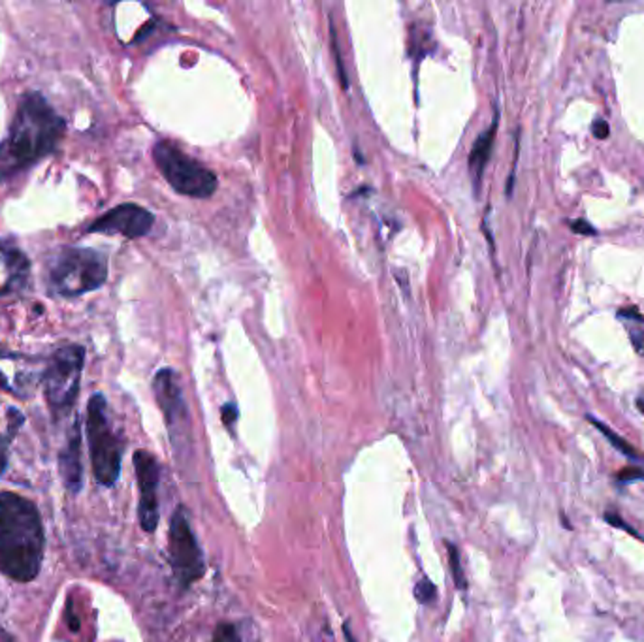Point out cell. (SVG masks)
I'll use <instances>...</instances> for the list:
<instances>
[{"label":"cell","mask_w":644,"mask_h":642,"mask_svg":"<svg viewBox=\"0 0 644 642\" xmlns=\"http://www.w3.org/2000/svg\"><path fill=\"white\" fill-rule=\"evenodd\" d=\"M616 478L620 483H633L637 478H644V469L642 467H626L622 471L616 473Z\"/></svg>","instance_id":"obj_19"},{"label":"cell","mask_w":644,"mask_h":642,"mask_svg":"<svg viewBox=\"0 0 644 642\" xmlns=\"http://www.w3.org/2000/svg\"><path fill=\"white\" fill-rule=\"evenodd\" d=\"M590 420H592V424L597 428V430H600L603 435H605V438L620 450V452H622V454H626V456H630V458H633V460H640V456L637 454V450L630 445V443H626L622 438H620V435H616V433H612L603 422H600V420H595V419H592L590 417Z\"/></svg>","instance_id":"obj_15"},{"label":"cell","mask_w":644,"mask_h":642,"mask_svg":"<svg viewBox=\"0 0 644 642\" xmlns=\"http://www.w3.org/2000/svg\"><path fill=\"white\" fill-rule=\"evenodd\" d=\"M212 642H240V635L232 624H221L217 626Z\"/></svg>","instance_id":"obj_17"},{"label":"cell","mask_w":644,"mask_h":642,"mask_svg":"<svg viewBox=\"0 0 644 642\" xmlns=\"http://www.w3.org/2000/svg\"><path fill=\"white\" fill-rule=\"evenodd\" d=\"M415 595L421 603H431L437 595V590L433 586V582H430L428 579H422L417 586H415Z\"/></svg>","instance_id":"obj_18"},{"label":"cell","mask_w":644,"mask_h":642,"mask_svg":"<svg viewBox=\"0 0 644 642\" xmlns=\"http://www.w3.org/2000/svg\"><path fill=\"white\" fill-rule=\"evenodd\" d=\"M153 390L172 439L177 441V435H185L189 430V409L185 398H183L177 373L170 368L158 370L153 379Z\"/></svg>","instance_id":"obj_8"},{"label":"cell","mask_w":644,"mask_h":642,"mask_svg":"<svg viewBox=\"0 0 644 642\" xmlns=\"http://www.w3.org/2000/svg\"><path fill=\"white\" fill-rule=\"evenodd\" d=\"M64 134V121L40 95L21 100L6 140L0 144V165L8 172L34 165L50 155Z\"/></svg>","instance_id":"obj_2"},{"label":"cell","mask_w":644,"mask_h":642,"mask_svg":"<svg viewBox=\"0 0 644 642\" xmlns=\"http://www.w3.org/2000/svg\"><path fill=\"white\" fill-rule=\"evenodd\" d=\"M27 273V260L19 250L0 243V294L14 288V285Z\"/></svg>","instance_id":"obj_13"},{"label":"cell","mask_w":644,"mask_h":642,"mask_svg":"<svg viewBox=\"0 0 644 642\" xmlns=\"http://www.w3.org/2000/svg\"><path fill=\"white\" fill-rule=\"evenodd\" d=\"M134 469L140 488V507H137V518H140L142 530L153 533L158 525V464L155 456L147 450L134 452Z\"/></svg>","instance_id":"obj_10"},{"label":"cell","mask_w":644,"mask_h":642,"mask_svg":"<svg viewBox=\"0 0 644 642\" xmlns=\"http://www.w3.org/2000/svg\"><path fill=\"white\" fill-rule=\"evenodd\" d=\"M0 642H15V640L12 638V635L8 631H5L3 628H0Z\"/></svg>","instance_id":"obj_26"},{"label":"cell","mask_w":644,"mask_h":642,"mask_svg":"<svg viewBox=\"0 0 644 642\" xmlns=\"http://www.w3.org/2000/svg\"><path fill=\"white\" fill-rule=\"evenodd\" d=\"M497 121H499V113L496 111V118H494L490 128H487L485 132H482V134L477 137V142L473 144L471 153H469V172H471L473 185H475V191H477V193H478V187H480L482 175H485L488 160H490V156H492V149H494V142H496Z\"/></svg>","instance_id":"obj_12"},{"label":"cell","mask_w":644,"mask_h":642,"mask_svg":"<svg viewBox=\"0 0 644 642\" xmlns=\"http://www.w3.org/2000/svg\"><path fill=\"white\" fill-rule=\"evenodd\" d=\"M85 362V351L78 345L59 349L43 373V392L53 412H68L76 403L81 372Z\"/></svg>","instance_id":"obj_6"},{"label":"cell","mask_w":644,"mask_h":642,"mask_svg":"<svg viewBox=\"0 0 644 642\" xmlns=\"http://www.w3.org/2000/svg\"><path fill=\"white\" fill-rule=\"evenodd\" d=\"M87 439L95 478L102 486H113L121 475L123 448L108 419V403L95 394L87 405Z\"/></svg>","instance_id":"obj_4"},{"label":"cell","mask_w":644,"mask_h":642,"mask_svg":"<svg viewBox=\"0 0 644 642\" xmlns=\"http://www.w3.org/2000/svg\"><path fill=\"white\" fill-rule=\"evenodd\" d=\"M170 560L172 569L181 588H189L204 575V558L196 537L191 530L185 511L181 507L174 513L170 522Z\"/></svg>","instance_id":"obj_7"},{"label":"cell","mask_w":644,"mask_h":642,"mask_svg":"<svg viewBox=\"0 0 644 642\" xmlns=\"http://www.w3.org/2000/svg\"><path fill=\"white\" fill-rule=\"evenodd\" d=\"M569 226H571V231L577 232V234H584V236H593V234H595V228H593L588 221H584V219L571 221Z\"/></svg>","instance_id":"obj_20"},{"label":"cell","mask_w":644,"mask_h":642,"mask_svg":"<svg viewBox=\"0 0 644 642\" xmlns=\"http://www.w3.org/2000/svg\"><path fill=\"white\" fill-rule=\"evenodd\" d=\"M153 160L158 172L165 175L168 185L177 194L210 198L219 187V179L210 168H205L198 160L166 140L155 144Z\"/></svg>","instance_id":"obj_5"},{"label":"cell","mask_w":644,"mask_h":642,"mask_svg":"<svg viewBox=\"0 0 644 642\" xmlns=\"http://www.w3.org/2000/svg\"><path fill=\"white\" fill-rule=\"evenodd\" d=\"M59 471L62 475L64 485L72 492H78L81 488V454H80L78 424H74L66 448L59 456Z\"/></svg>","instance_id":"obj_11"},{"label":"cell","mask_w":644,"mask_h":642,"mask_svg":"<svg viewBox=\"0 0 644 642\" xmlns=\"http://www.w3.org/2000/svg\"><path fill=\"white\" fill-rule=\"evenodd\" d=\"M447 548H449V562H450V569H452L454 584L459 590H466L468 582H466V575H464V569H462V562H459L458 548L454 544H450V543H447Z\"/></svg>","instance_id":"obj_16"},{"label":"cell","mask_w":644,"mask_h":642,"mask_svg":"<svg viewBox=\"0 0 644 642\" xmlns=\"http://www.w3.org/2000/svg\"><path fill=\"white\" fill-rule=\"evenodd\" d=\"M155 215L142 205L121 203L89 226V232L99 234H119L128 240L142 238L151 232Z\"/></svg>","instance_id":"obj_9"},{"label":"cell","mask_w":644,"mask_h":642,"mask_svg":"<svg viewBox=\"0 0 644 642\" xmlns=\"http://www.w3.org/2000/svg\"><path fill=\"white\" fill-rule=\"evenodd\" d=\"M45 535L33 501L0 494V572L15 582H31L43 562Z\"/></svg>","instance_id":"obj_1"},{"label":"cell","mask_w":644,"mask_h":642,"mask_svg":"<svg viewBox=\"0 0 644 642\" xmlns=\"http://www.w3.org/2000/svg\"><path fill=\"white\" fill-rule=\"evenodd\" d=\"M332 45H334V53H336V62H337V68H339V78H341V83H343V87L345 89H347V80H345V71H343V64H341V57H339V48H337V42H336V31H334V27H332Z\"/></svg>","instance_id":"obj_23"},{"label":"cell","mask_w":644,"mask_h":642,"mask_svg":"<svg viewBox=\"0 0 644 642\" xmlns=\"http://www.w3.org/2000/svg\"><path fill=\"white\" fill-rule=\"evenodd\" d=\"M221 412H223V422H224L226 426L236 422V419H238V407H236L234 403H226Z\"/></svg>","instance_id":"obj_22"},{"label":"cell","mask_w":644,"mask_h":642,"mask_svg":"<svg viewBox=\"0 0 644 642\" xmlns=\"http://www.w3.org/2000/svg\"><path fill=\"white\" fill-rule=\"evenodd\" d=\"M50 279L61 296H80L97 290L108 279V260L95 249L68 247L50 264Z\"/></svg>","instance_id":"obj_3"},{"label":"cell","mask_w":644,"mask_h":642,"mask_svg":"<svg viewBox=\"0 0 644 642\" xmlns=\"http://www.w3.org/2000/svg\"><path fill=\"white\" fill-rule=\"evenodd\" d=\"M637 407H639V411L644 415V398H639V400H637Z\"/></svg>","instance_id":"obj_27"},{"label":"cell","mask_w":644,"mask_h":642,"mask_svg":"<svg viewBox=\"0 0 644 642\" xmlns=\"http://www.w3.org/2000/svg\"><path fill=\"white\" fill-rule=\"evenodd\" d=\"M6 450H8V443H6V439L0 438V473H3L6 467V458H8Z\"/></svg>","instance_id":"obj_25"},{"label":"cell","mask_w":644,"mask_h":642,"mask_svg":"<svg viewBox=\"0 0 644 642\" xmlns=\"http://www.w3.org/2000/svg\"><path fill=\"white\" fill-rule=\"evenodd\" d=\"M616 318L624 325L637 354L644 356V315L635 307H624L616 313Z\"/></svg>","instance_id":"obj_14"},{"label":"cell","mask_w":644,"mask_h":642,"mask_svg":"<svg viewBox=\"0 0 644 642\" xmlns=\"http://www.w3.org/2000/svg\"><path fill=\"white\" fill-rule=\"evenodd\" d=\"M605 518H607V522H609V524L618 525V527H622V530H626V532H630V533L637 535V533L631 530V527H628V525L622 522V518H620L618 515H614V513H605Z\"/></svg>","instance_id":"obj_24"},{"label":"cell","mask_w":644,"mask_h":642,"mask_svg":"<svg viewBox=\"0 0 644 642\" xmlns=\"http://www.w3.org/2000/svg\"><path fill=\"white\" fill-rule=\"evenodd\" d=\"M592 132H593V136L597 137V140H607L611 128H609L605 119H595L593 125H592Z\"/></svg>","instance_id":"obj_21"}]
</instances>
